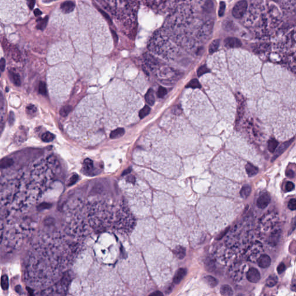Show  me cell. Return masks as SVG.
I'll return each mask as SVG.
<instances>
[{
  "mask_svg": "<svg viewBox=\"0 0 296 296\" xmlns=\"http://www.w3.org/2000/svg\"><path fill=\"white\" fill-rule=\"evenodd\" d=\"M248 8V3L245 0L238 2L233 9V16L236 19H240L244 16Z\"/></svg>",
  "mask_w": 296,
  "mask_h": 296,
  "instance_id": "1",
  "label": "cell"
},
{
  "mask_svg": "<svg viewBox=\"0 0 296 296\" xmlns=\"http://www.w3.org/2000/svg\"><path fill=\"white\" fill-rule=\"evenodd\" d=\"M246 278L250 282L257 283L260 279V274L256 268H251L246 274Z\"/></svg>",
  "mask_w": 296,
  "mask_h": 296,
  "instance_id": "2",
  "label": "cell"
},
{
  "mask_svg": "<svg viewBox=\"0 0 296 296\" xmlns=\"http://www.w3.org/2000/svg\"><path fill=\"white\" fill-rule=\"evenodd\" d=\"M294 139H295V138H293L292 139H290L289 141H286L284 143L281 144V145L279 146V148H278V149L277 150V151H276V152L275 153L274 156L272 158V161H274L282 153L285 152V151L290 146V145L293 143Z\"/></svg>",
  "mask_w": 296,
  "mask_h": 296,
  "instance_id": "3",
  "label": "cell"
},
{
  "mask_svg": "<svg viewBox=\"0 0 296 296\" xmlns=\"http://www.w3.org/2000/svg\"><path fill=\"white\" fill-rule=\"evenodd\" d=\"M271 201L270 195L267 193L261 195L257 200V205L259 208H265Z\"/></svg>",
  "mask_w": 296,
  "mask_h": 296,
  "instance_id": "4",
  "label": "cell"
},
{
  "mask_svg": "<svg viewBox=\"0 0 296 296\" xmlns=\"http://www.w3.org/2000/svg\"><path fill=\"white\" fill-rule=\"evenodd\" d=\"M224 43L226 47L228 48H236L242 46V43L239 40L236 38L229 37L224 40Z\"/></svg>",
  "mask_w": 296,
  "mask_h": 296,
  "instance_id": "5",
  "label": "cell"
},
{
  "mask_svg": "<svg viewBox=\"0 0 296 296\" xmlns=\"http://www.w3.org/2000/svg\"><path fill=\"white\" fill-rule=\"evenodd\" d=\"M75 8L74 2L71 1H67L61 4L60 8L64 13H69L72 12Z\"/></svg>",
  "mask_w": 296,
  "mask_h": 296,
  "instance_id": "6",
  "label": "cell"
},
{
  "mask_svg": "<svg viewBox=\"0 0 296 296\" xmlns=\"http://www.w3.org/2000/svg\"><path fill=\"white\" fill-rule=\"evenodd\" d=\"M257 262L260 267L262 268H266L268 267L271 264V258L267 254H262L258 259Z\"/></svg>",
  "mask_w": 296,
  "mask_h": 296,
  "instance_id": "7",
  "label": "cell"
},
{
  "mask_svg": "<svg viewBox=\"0 0 296 296\" xmlns=\"http://www.w3.org/2000/svg\"><path fill=\"white\" fill-rule=\"evenodd\" d=\"M186 274H187V270L186 269L183 268L179 269L178 271L177 272V273H176V274L174 278V279H173L174 283L175 284H179L184 278V277L186 276Z\"/></svg>",
  "mask_w": 296,
  "mask_h": 296,
  "instance_id": "8",
  "label": "cell"
},
{
  "mask_svg": "<svg viewBox=\"0 0 296 296\" xmlns=\"http://www.w3.org/2000/svg\"><path fill=\"white\" fill-rule=\"evenodd\" d=\"M245 169L249 177H254L259 172V169L249 163H247V164L246 165Z\"/></svg>",
  "mask_w": 296,
  "mask_h": 296,
  "instance_id": "9",
  "label": "cell"
},
{
  "mask_svg": "<svg viewBox=\"0 0 296 296\" xmlns=\"http://www.w3.org/2000/svg\"><path fill=\"white\" fill-rule=\"evenodd\" d=\"M145 101L149 105H153L155 102V98L154 95V92L152 89H149L146 93L145 96Z\"/></svg>",
  "mask_w": 296,
  "mask_h": 296,
  "instance_id": "10",
  "label": "cell"
},
{
  "mask_svg": "<svg viewBox=\"0 0 296 296\" xmlns=\"http://www.w3.org/2000/svg\"><path fill=\"white\" fill-rule=\"evenodd\" d=\"M9 77L12 82L17 86H19L21 85V81H20V78L19 75L17 74L16 72H14L13 71H9Z\"/></svg>",
  "mask_w": 296,
  "mask_h": 296,
  "instance_id": "11",
  "label": "cell"
},
{
  "mask_svg": "<svg viewBox=\"0 0 296 296\" xmlns=\"http://www.w3.org/2000/svg\"><path fill=\"white\" fill-rule=\"evenodd\" d=\"M220 293L221 295L224 296H230L233 295V291L232 288L229 285H224L220 288Z\"/></svg>",
  "mask_w": 296,
  "mask_h": 296,
  "instance_id": "12",
  "label": "cell"
},
{
  "mask_svg": "<svg viewBox=\"0 0 296 296\" xmlns=\"http://www.w3.org/2000/svg\"><path fill=\"white\" fill-rule=\"evenodd\" d=\"M174 253L179 259H183L186 255V250L182 246H177L174 250Z\"/></svg>",
  "mask_w": 296,
  "mask_h": 296,
  "instance_id": "13",
  "label": "cell"
},
{
  "mask_svg": "<svg viewBox=\"0 0 296 296\" xmlns=\"http://www.w3.org/2000/svg\"><path fill=\"white\" fill-rule=\"evenodd\" d=\"M125 130L123 128H118L112 131L110 134V138L116 139L120 138L125 134Z\"/></svg>",
  "mask_w": 296,
  "mask_h": 296,
  "instance_id": "14",
  "label": "cell"
},
{
  "mask_svg": "<svg viewBox=\"0 0 296 296\" xmlns=\"http://www.w3.org/2000/svg\"><path fill=\"white\" fill-rule=\"evenodd\" d=\"M278 145V142L274 138L270 139L268 142V149L271 153L274 152Z\"/></svg>",
  "mask_w": 296,
  "mask_h": 296,
  "instance_id": "15",
  "label": "cell"
},
{
  "mask_svg": "<svg viewBox=\"0 0 296 296\" xmlns=\"http://www.w3.org/2000/svg\"><path fill=\"white\" fill-rule=\"evenodd\" d=\"M278 279L276 275H270L266 280V285L269 288L273 287L277 285V283H278Z\"/></svg>",
  "mask_w": 296,
  "mask_h": 296,
  "instance_id": "16",
  "label": "cell"
},
{
  "mask_svg": "<svg viewBox=\"0 0 296 296\" xmlns=\"http://www.w3.org/2000/svg\"><path fill=\"white\" fill-rule=\"evenodd\" d=\"M205 282L211 287V288H214L218 285V281L215 279L214 277L208 275L206 276L204 278Z\"/></svg>",
  "mask_w": 296,
  "mask_h": 296,
  "instance_id": "17",
  "label": "cell"
},
{
  "mask_svg": "<svg viewBox=\"0 0 296 296\" xmlns=\"http://www.w3.org/2000/svg\"><path fill=\"white\" fill-rule=\"evenodd\" d=\"M251 193V186L246 185V186H244L242 188V189L241 190L240 195L243 198H246L250 195Z\"/></svg>",
  "mask_w": 296,
  "mask_h": 296,
  "instance_id": "18",
  "label": "cell"
},
{
  "mask_svg": "<svg viewBox=\"0 0 296 296\" xmlns=\"http://www.w3.org/2000/svg\"><path fill=\"white\" fill-rule=\"evenodd\" d=\"M220 44V41L219 40H215L210 45L209 52L210 54H212L216 51H217Z\"/></svg>",
  "mask_w": 296,
  "mask_h": 296,
  "instance_id": "19",
  "label": "cell"
},
{
  "mask_svg": "<svg viewBox=\"0 0 296 296\" xmlns=\"http://www.w3.org/2000/svg\"><path fill=\"white\" fill-rule=\"evenodd\" d=\"M93 169V162L90 159H86L84 162V169L86 172H90Z\"/></svg>",
  "mask_w": 296,
  "mask_h": 296,
  "instance_id": "20",
  "label": "cell"
},
{
  "mask_svg": "<svg viewBox=\"0 0 296 296\" xmlns=\"http://www.w3.org/2000/svg\"><path fill=\"white\" fill-rule=\"evenodd\" d=\"M48 17L46 16L43 19H41V20H38V23L37 25V28L40 30H43L48 24Z\"/></svg>",
  "mask_w": 296,
  "mask_h": 296,
  "instance_id": "21",
  "label": "cell"
},
{
  "mask_svg": "<svg viewBox=\"0 0 296 296\" xmlns=\"http://www.w3.org/2000/svg\"><path fill=\"white\" fill-rule=\"evenodd\" d=\"M13 163V161L9 158H5L0 162V167L2 169H6L11 166Z\"/></svg>",
  "mask_w": 296,
  "mask_h": 296,
  "instance_id": "22",
  "label": "cell"
},
{
  "mask_svg": "<svg viewBox=\"0 0 296 296\" xmlns=\"http://www.w3.org/2000/svg\"><path fill=\"white\" fill-rule=\"evenodd\" d=\"M72 107L70 105H66L61 108L60 110V114L63 117H66L72 110Z\"/></svg>",
  "mask_w": 296,
  "mask_h": 296,
  "instance_id": "23",
  "label": "cell"
},
{
  "mask_svg": "<svg viewBox=\"0 0 296 296\" xmlns=\"http://www.w3.org/2000/svg\"><path fill=\"white\" fill-rule=\"evenodd\" d=\"M54 136L50 132H46L42 136L41 139L43 142H49L54 139Z\"/></svg>",
  "mask_w": 296,
  "mask_h": 296,
  "instance_id": "24",
  "label": "cell"
},
{
  "mask_svg": "<svg viewBox=\"0 0 296 296\" xmlns=\"http://www.w3.org/2000/svg\"><path fill=\"white\" fill-rule=\"evenodd\" d=\"M187 88H192V89H196V88H201V86L200 85V82L198 81L197 79H193L191 80L186 86Z\"/></svg>",
  "mask_w": 296,
  "mask_h": 296,
  "instance_id": "25",
  "label": "cell"
},
{
  "mask_svg": "<svg viewBox=\"0 0 296 296\" xmlns=\"http://www.w3.org/2000/svg\"><path fill=\"white\" fill-rule=\"evenodd\" d=\"M1 286L4 290H7L9 287L8 278L7 275H3L1 279Z\"/></svg>",
  "mask_w": 296,
  "mask_h": 296,
  "instance_id": "26",
  "label": "cell"
},
{
  "mask_svg": "<svg viewBox=\"0 0 296 296\" xmlns=\"http://www.w3.org/2000/svg\"><path fill=\"white\" fill-rule=\"evenodd\" d=\"M150 111H151V108L148 106H147V105L145 106L144 108L139 112V118L141 119L144 118L145 116H146L147 115H149V113H150Z\"/></svg>",
  "mask_w": 296,
  "mask_h": 296,
  "instance_id": "27",
  "label": "cell"
},
{
  "mask_svg": "<svg viewBox=\"0 0 296 296\" xmlns=\"http://www.w3.org/2000/svg\"><path fill=\"white\" fill-rule=\"evenodd\" d=\"M11 54L13 59L15 60V61H18L20 60V55L19 53V51H18L16 48L13 47L12 49H11Z\"/></svg>",
  "mask_w": 296,
  "mask_h": 296,
  "instance_id": "28",
  "label": "cell"
},
{
  "mask_svg": "<svg viewBox=\"0 0 296 296\" xmlns=\"http://www.w3.org/2000/svg\"><path fill=\"white\" fill-rule=\"evenodd\" d=\"M38 92L41 94L42 95H46L47 94V90H46V86L45 82H40L38 86Z\"/></svg>",
  "mask_w": 296,
  "mask_h": 296,
  "instance_id": "29",
  "label": "cell"
},
{
  "mask_svg": "<svg viewBox=\"0 0 296 296\" xmlns=\"http://www.w3.org/2000/svg\"><path fill=\"white\" fill-rule=\"evenodd\" d=\"M209 72H210V69L207 67V66H203L199 67L198 69H197V74L198 76H201L203 75L204 74H205Z\"/></svg>",
  "mask_w": 296,
  "mask_h": 296,
  "instance_id": "30",
  "label": "cell"
},
{
  "mask_svg": "<svg viewBox=\"0 0 296 296\" xmlns=\"http://www.w3.org/2000/svg\"><path fill=\"white\" fill-rule=\"evenodd\" d=\"M94 7H95L97 9V10H98V11H99V12L101 13L102 15L104 17H105V18L107 20V21H108V22L110 23V25H111V24H112V20H111V19H110V16H109V15H108V14H107V13H106V12H105L104 10H102V9L101 8H100L98 5H97V4H94Z\"/></svg>",
  "mask_w": 296,
  "mask_h": 296,
  "instance_id": "31",
  "label": "cell"
},
{
  "mask_svg": "<svg viewBox=\"0 0 296 296\" xmlns=\"http://www.w3.org/2000/svg\"><path fill=\"white\" fill-rule=\"evenodd\" d=\"M167 93V89L166 88H164L162 86L159 87L158 91H157V95L159 98H163L166 95Z\"/></svg>",
  "mask_w": 296,
  "mask_h": 296,
  "instance_id": "32",
  "label": "cell"
},
{
  "mask_svg": "<svg viewBox=\"0 0 296 296\" xmlns=\"http://www.w3.org/2000/svg\"><path fill=\"white\" fill-rule=\"evenodd\" d=\"M288 208L292 210L295 211L296 209V200L295 198L291 199L288 203Z\"/></svg>",
  "mask_w": 296,
  "mask_h": 296,
  "instance_id": "33",
  "label": "cell"
},
{
  "mask_svg": "<svg viewBox=\"0 0 296 296\" xmlns=\"http://www.w3.org/2000/svg\"><path fill=\"white\" fill-rule=\"evenodd\" d=\"M225 8H226V4L223 1L220 2V7H219V12H218L219 16L220 17H221L223 16L224 11H225Z\"/></svg>",
  "mask_w": 296,
  "mask_h": 296,
  "instance_id": "34",
  "label": "cell"
},
{
  "mask_svg": "<svg viewBox=\"0 0 296 296\" xmlns=\"http://www.w3.org/2000/svg\"><path fill=\"white\" fill-rule=\"evenodd\" d=\"M78 178H79V177L77 174H74L73 175L71 178H70L69 180V183H68V186H71V185H73L74 184H75L77 182V180H78Z\"/></svg>",
  "mask_w": 296,
  "mask_h": 296,
  "instance_id": "35",
  "label": "cell"
},
{
  "mask_svg": "<svg viewBox=\"0 0 296 296\" xmlns=\"http://www.w3.org/2000/svg\"><path fill=\"white\" fill-rule=\"evenodd\" d=\"M213 2H212L211 0H208L205 5V9L207 10V12H210V11H212V8H213Z\"/></svg>",
  "mask_w": 296,
  "mask_h": 296,
  "instance_id": "36",
  "label": "cell"
},
{
  "mask_svg": "<svg viewBox=\"0 0 296 296\" xmlns=\"http://www.w3.org/2000/svg\"><path fill=\"white\" fill-rule=\"evenodd\" d=\"M285 270H286V266H285V264L283 262H281L277 268V271H278V274H281L282 273H283L284 271H285Z\"/></svg>",
  "mask_w": 296,
  "mask_h": 296,
  "instance_id": "37",
  "label": "cell"
},
{
  "mask_svg": "<svg viewBox=\"0 0 296 296\" xmlns=\"http://www.w3.org/2000/svg\"><path fill=\"white\" fill-rule=\"evenodd\" d=\"M295 189V185L292 182H288L286 185V190L287 192H291Z\"/></svg>",
  "mask_w": 296,
  "mask_h": 296,
  "instance_id": "38",
  "label": "cell"
},
{
  "mask_svg": "<svg viewBox=\"0 0 296 296\" xmlns=\"http://www.w3.org/2000/svg\"><path fill=\"white\" fill-rule=\"evenodd\" d=\"M27 110L28 112L30 114H32L36 112L37 109L36 107L33 105H30L27 107Z\"/></svg>",
  "mask_w": 296,
  "mask_h": 296,
  "instance_id": "39",
  "label": "cell"
},
{
  "mask_svg": "<svg viewBox=\"0 0 296 296\" xmlns=\"http://www.w3.org/2000/svg\"><path fill=\"white\" fill-rule=\"evenodd\" d=\"M172 112L175 114V115H180L182 112V110H181V108L179 106V105H177V106H175L173 109H172Z\"/></svg>",
  "mask_w": 296,
  "mask_h": 296,
  "instance_id": "40",
  "label": "cell"
},
{
  "mask_svg": "<svg viewBox=\"0 0 296 296\" xmlns=\"http://www.w3.org/2000/svg\"><path fill=\"white\" fill-rule=\"evenodd\" d=\"M5 68V60L2 58L0 60V70L3 72Z\"/></svg>",
  "mask_w": 296,
  "mask_h": 296,
  "instance_id": "41",
  "label": "cell"
},
{
  "mask_svg": "<svg viewBox=\"0 0 296 296\" xmlns=\"http://www.w3.org/2000/svg\"><path fill=\"white\" fill-rule=\"evenodd\" d=\"M295 172L292 169H289L286 172V176L290 178H293L295 177Z\"/></svg>",
  "mask_w": 296,
  "mask_h": 296,
  "instance_id": "42",
  "label": "cell"
},
{
  "mask_svg": "<svg viewBox=\"0 0 296 296\" xmlns=\"http://www.w3.org/2000/svg\"><path fill=\"white\" fill-rule=\"evenodd\" d=\"M9 124L10 125H12L15 120V116H14V114L12 112H10V114H9Z\"/></svg>",
  "mask_w": 296,
  "mask_h": 296,
  "instance_id": "43",
  "label": "cell"
},
{
  "mask_svg": "<svg viewBox=\"0 0 296 296\" xmlns=\"http://www.w3.org/2000/svg\"><path fill=\"white\" fill-rule=\"evenodd\" d=\"M35 4V0H28V5L29 8L32 10L34 8Z\"/></svg>",
  "mask_w": 296,
  "mask_h": 296,
  "instance_id": "44",
  "label": "cell"
},
{
  "mask_svg": "<svg viewBox=\"0 0 296 296\" xmlns=\"http://www.w3.org/2000/svg\"><path fill=\"white\" fill-rule=\"evenodd\" d=\"M112 32V36H113V40L115 41V42L117 43L118 41V35L116 34V33H115V31L112 30L111 31Z\"/></svg>",
  "mask_w": 296,
  "mask_h": 296,
  "instance_id": "45",
  "label": "cell"
},
{
  "mask_svg": "<svg viewBox=\"0 0 296 296\" xmlns=\"http://www.w3.org/2000/svg\"><path fill=\"white\" fill-rule=\"evenodd\" d=\"M34 13L35 16H39L41 15L42 13L39 9H36L34 10Z\"/></svg>",
  "mask_w": 296,
  "mask_h": 296,
  "instance_id": "46",
  "label": "cell"
},
{
  "mask_svg": "<svg viewBox=\"0 0 296 296\" xmlns=\"http://www.w3.org/2000/svg\"><path fill=\"white\" fill-rule=\"evenodd\" d=\"M151 296H163V293H161L160 292H159V291H157V292H154V293H152V294H151Z\"/></svg>",
  "mask_w": 296,
  "mask_h": 296,
  "instance_id": "47",
  "label": "cell"
},
{
  "mask_svg": "<svg viewBox=\"0 0 296 296\" xmlns=\"http://www.w3.org/2000/svg\"><path fill=\"white\" fill-rule=\"evenodd\" d=\"M127 180L130 182H135V178L133 176H130L127 179Z\"/></svg>",
  "mask_w": 296,
  "mask_h": 296,
  "instance_id": "48",
  "label": "cell"
},
{
  "mask_svg": "<svg viewBox=\"0 0 296 296\" xmlns=\"http://www.w3.org/2000/svg\"><path fill=\"white\" fill-rule=\"evenodd\" d=\"M131 168H129V169H126V170H125V171H124V172H123L122 175H127L128 174L130 173V172H131Z\"/></svg>",
  "mask_w": 296,
  "mask_h": 296,
  "instance_id": "49",
  "label": "cell"
},
{
  "mask_svg": "<svg viewBox=\"0 0 296 296\" xmlns=\"http://www.w3.org/2000/svg\"><path fill=\"white\" fill-rule=\"evenodd\" d=\"M0 76H1V74H0Z\"/></svg>",
  "mask_w": 296,
  "mask_h": 296,
  "instance_id": "50",
  "label": "cell"
}]
</instances>
